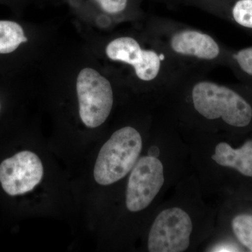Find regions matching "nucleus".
Listing matches in <instances>:
<instances>
[{"mask_svg": "<svg viewBox=\"0 0 252 252\" xmlns=\"http://www.w3.org/2000/svg\"><path fill=\"white\" fill-rule=\"evenodd\" d=\"M142 148V137L133 127L114 132L99 151L94 167L95 182L108 186L125 177L135 166Z\"/></svg>", "mask_w": 252, "mask_h": 252, "instance_id": "f257e3e1", "label": "nucleus"}, {"mask_svg": "<svg viewBox=\"0 0 252 252\" xmlns=\"http://www.w3.org/2000/svg\"><path fill=\"white\" fill-rule=\"evenodd\" d=\"M192 97L195 110L208 119L221 118L228 125L235 127L248 126L252 119V108L235 91L203 81L194 86Z\"/></svg>", "mask_w": 252, "mask_h": 252, "instance_id": "f03ea898", "label": "nucleus"}, {"mask_svg": "<svg viewBox=\"0 0 252 252\" xmlns=\"http://www.w3.org/2000/svg\"><path fill=\"white\" fill-rule=\"evenodd\" d=\"M77 92L82 122L90 128L103 124L114 102L110 82L92 68H84L78 75Z\"/></svg>", "mask_w": 252, "mask_h": 252, "instance_id": "7ed1b4c3", "label": "nucleus"}, {"mask_svg": "<svg viewBox=\"0 0 252 252\" xmlns=\"http://www.w3.org/2000/svg\"><path fill=\"white\" fill-rule=\"evenodd\" d=\"M191 220L179 207L163 210L158 215L151 228L148 249L152 252H185L190 245Z\"/></svg>", "mask_w": 252, "mask_h": 252, "instance_id": "20e7f679", "label": "nucleus"}, {"mask_svg": "<svg viewBox=\"0 0 252 252\" xmlns=\"http://www.w3.org/2000/svg\"><path fill=\"white\" fill-rule=\"evenodd\" d=\"M164 184L163 165L154 156L141 158L132 169L127 190L126 207L129 211H142L152 203Z\"/></svg>", "mask_w": 252, "mask_h": 252, "instance_id": "39448f33", "label": "nucleus"}, {"mask_svg": "<svg viewBox=\"0 0 252 252\" xmlns=\"http://www.w3.org/2000/svg\"><path fill=\"white\" fill-rule=\"evenodd\" d=\"M44 167L40 158L30 151H22L0 164V183L11 196L23 195L40 183Z\"/></svg>", "mask_w": 252, "mask_h": 252, "instance_id": "423d86ee", "label": "nucleus"}, {"mask_svg": "<svg viewBox=\"0 0 252 252\" xmlns=\"http://www.w3.org/2000/svg\"><path fill=\"white\" fill-rule=\"evenodd\" d=\"M171 46L177 54L200 59H216L220 52L218 44L211 36L193 31L177 33L172 38Z\"/></svg>", "mask_w": 252, "mask_h": 252, "instance_id": "0eeeda50", "label": "nucleus"}, {"mask_svg": "<svg viewBox=\"0 0 252 252\" xmlns=\"http://www.w3.org/2000/svg\"><path fill=\"white\" fill-rule=\"evenodd\" d=\"M212 159L221 166L232 167L243 175L252 177V140L240 149L232 148L225 142L218 144Z\"/></svg>", "mask_w": 252, "mask_h": 252, "instance_id": "6e6552de", "label": "nucleus"}, {"mask_svg": "<svg viewBox=\"0 0 252 252\" xmlns=\"http://www.w3.org/2000/svg\"><path fill=\"white\" fill-rule=\"evenodd\" d=\"M145 50L141 49L139 43L128 36L117 38L106 48V54L109 59L127 63L134 68L142 62Z\"/></svg>", "mask_w": 252, "mask_h": 252, "instance_id": "1a4fd4ad", "label": "nucleus"}, {"mask_svg": "<svg viewBox=\"0 0 252 252\" xmlns=\"http://www.w3.org/2000/svg\"><path fill=\"white\" fill-rule=\"evenodd\" d=\"M160 67V60L157 53L145 50L142 62L135 69L136 74L141 80H153L157 77Z\"/></svg>", "mask_w": 252, "mask_h": 252, "instance_id": "9d476101", "label": "nucleus"}, {"mask_svg": "<svg viewBox=\"0 0 252 252\" xmlns=\"http://www.w3.org/2000/svg\"><path fill=\"white\" fill-rule=\"evenodd\" d=\"M232 227L239 241L252 252V215L244 214L235 217Z\"/></svg>", "mask_w": 252, "mask_h": 252, "instance_id": "9b49d317", "label": "nucleus"}, {"mask_svg": "<svg viewBox=\"0 0 252 252\" xmlns=\"http://www.w3.org/2000/svg\"><path fill=\"white\" fill-rule=\"evenodd\" d=\"M235 21L243 27L252 29V0H239L233 9Z\"/></svg>", "mask_w": 252, "mask_h": 252, "instance_id": "f8f14e48", "label": "nucleus"}, {"mask_svg": "<svg viewBox=\"0 0 252 252\" xmlns=\"http://www.w3.org/2000/svg\"><path fill=\"white\" fill-rule=\"evenodd\" d=\"M105 12L116 14L124 11L127 0H94Z\"/></svg>", "mask_w": 252, "mask_h": 252, "instance_id": "ddd939ff", "label": "nucleus"}, {"mask_svg": "<svg viewBox=\"0 0 252 252\" xmlns=\"http://www.w3.org/2000/svg\"><path fill=\"white\" fill-rule=\"evenodd\" d=\"M235 59L244 72L252 76V47L239 51Z\"/></svg>", "mask_w": 252, "mask_h": 252, "instance_id": "4468645a", "label": "nucleus"}, {"mask_svg": "<svg viewBox=\"0 0 252 252\" xmlns=\"http://www.w3.org/2000/svg\"><path fill=\"white\" fill-rule=\"evenodd\" d=\"M0 107H1V106H0Z\"/></svg>", "mask_w": 252, "mask_h": 252, "instance_id": "2eb2a0df", "label": "nucleus"}]
</instances>
